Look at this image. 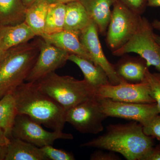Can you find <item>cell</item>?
Masks as SVG:
<instances>
[{"label": "cell", "instance_id": "obj_1", "mask_svg": "<svg viewBox=\"0 0 160 160\" xmlns=\"http://www.w3.org/2000/svg\"><path fill=\"white\" fill-rule=\"evenodd\" d=\"M153 146V138L146 135L136 121L109 125L104 134L81 145L118 152L128 160H143Z\"/></svg>", "mask_w": 160, "mask_h": 160}, {"label": "cell", "instance_id": "obj_2", "mask_svg": "<svg viewBox=\"0 0 160 160\" xmlns=\"http://www.w3.org/2000/svg\"><path fill=\"white\" fill-rule=\"evenodd\" d=\"M12 94L18 114L28 116L36 122L56 131H62L66 124V110L43 92L36 82H26Z\"/></svg>", "mask_w": 160, "mask_h": 160}, {"label": "cell", "instance_id": "obj_3", "mask_svg": "<svg viewBox=\"0 0 160 160\" xmlns=\"http://www.w3.org/2000/svg\"><path fill=\"white\" fill-rule=\"evenodd\" d=\"M41 37L5 52L0 62V99L26 82L40 52Z\"/></svg>", "mask_w": 160, "mask_h": 160}, {"label": "cell", "instance_id": "obj_4", "mask_svg": "<svg viewBox=\"0 0 160 160\" xmlns=\"http://www.w3.org/2000/svg\"><path fill=\"white\" fill-rule=\"evenodd\" d=\"M43 92L57 102L66 111L94 96L95 89L85 79L52 72L35 82Z\"/></svg>", "mask_w": 160, "mask_h": 160}, {"label": "cell", "instance_id": "obj_5", "mask_svg": "<svg viewBox=\"0 0 160 160\" xmlns=\"http://www.w3.org/2000/svg\"><path fill=\"white\" fill-rule=\"evenodd\" d=\"M142 16L135 13L118 1L112 6L106 32V43L111 51L120 49L137 31Z\"/></svg>", "mask_w": 160, "mask_h": 160}, {"label": "cell", "instance_id": "obj_6", "mask_svg": "<svg viewBox=\"0 0 160 160\" xmlns=\"http://www.w3.org/2000/svg\"><path fill=\"white\" fill-rule=\"evenodd\" d=\"M151 23L146 18H141L137 31L131 38L122 47L112 52L116 56L135 53L144 59L148 67L154 66L160 72V45L154 38Z\"/></svg>", "mask_w": 160, "mask_h": 160}, {"label": "cell", "instance_id": "obj_7", "mask_svg": "<svg viewBox=\"0 0 160 160\" xmlns=\"http://www.w3.org/2000/svg\"><path fill=\"white\" fill-rule=\"evenodd\" d=\"M107 118L95 96L66 112V122L84 134H96L102 132L103 122Z\"/></svg>", "mask_w": 160, "mask_h": 160}, {"label": "cell", "instance_id": "obj_8", "mask_svg": "<svg viewBox=\"0 0 160 160\" xmlns=\"http://www.w3.org/2000/svg\"><path fill=\"white\" fill-rule=\"evenodd\" d=\"M41 125L28 116L18 114L12 128V138H18L40 148L52 145L57 140L73 138L70 133L62 131H47Z\"/></svg>", "mask_w": 160, "mask_h": 160}, {"label": "cell", "instance_id": "obj_9", "mask_svg": "<svg viewBox=\"0 0 160 160\" xmlns=\"http://www.w3.org/2000/svg\"><path fill=\"white\" fill-rule=\"evenodd\" d=\"M97 98L103 112L108 117L136 121L143 126L159 114L156 103H129L113 101L109 98Z\"/></svg>", "mask_w": 160, "mask_h": 160}, {"label": "cell", "instance_id": "obj_10", "mask_svg": "<svg viewBox=\"0 0 160 160\" xmlns=\"http://www.w3.org/2000/svg\"><path fill=\"white\" fill-rule=\"evenodd\" d=\"M98 98L129 103H156L150 95L148 83L145 80L139 83H130L123 80L118 85H105L96 89Z\"/></svg>", "mask_w": 160, "mask_h": 160}, {"label": "cell", "instance_id": "obj_11", "mask_svg": "<svg viewBox=\"0 0 160 160\" xmlns=\"http://www.w3.org/2000/svg\"><path fill=\"white\" fill-rule=\"evenodd\" d=\"M69 53L41 38L40 52L26 82H35L65 66Z\"/></svg>", "mask_w": 160, "mask_h": 160}, {"label": "cell", "instance_id": "obj_12", "mask_svg": "<svg viewBox=\"0 0 160 160\" xmlns=\"http://www.w3.org/2000/svg\"><path fill=\"white\" fill-rule=\"evenodd\" d=\"M98 35L97 26L91 21L88 26L80 32V41L90 55L92 62L101 66L106 72L110 84L118 85L124 80L117 74L113 64L110 63L105 56Z\"/></svg>", "mask_w": 160, "mask_h": 160}, {"label": "cell", "instance_id": "obj_13", "mask_svg": "<svg viewBox=\"0 0 160 160\" xmlns=\"http://www.w3.org/2000/svg\"><path fill=\"white\" fill-rule=\"evenodd\" d=\"M80 32L63 30L52 33L44 34L41 37L44 41L50 43L69 54H75L92 62L90 55L85 49L80 39Z\"/></svg>", "mask_w": 160, "mask_h": 160}, {"label": "cell", "instance_id": "obj_14", "mask_svg": "<svg viewBox=\"0 0 160 160\" xmlns=\"http://www.w3.org/2000/svg\"><path fill=\"white\" fill-rule=\"evenodd\" d=\"M115 70L119 77L130 83H139L145 79V72L149 68L147 62L141 58L126 54L113 65Z\"/></svg>", "mask_w": 160, "mask_h": 160}, {"label": "cell", "instance_id": "obj_15", "mask_svg": "<svg viewBox=\"0 0 160 160\" xmlns=\"http://www.w3.org/2000/svg\"><path fill=\"white\" fill-rule=\"evenodd\" d=\"M36 37L26 22L0 27V49L6 51L15 46L29 42Z\"/></svg>", "mask_w": 160, "mask_h": 160}, {"label": "cell", "instance_id": "obj_16", "mask_svg": "<svg viewBox=\"0 0 160 160\" xmlns=\"http://www.w3.org/2000/svg\"><path fill=\"white\" fill-rule=\"evenodd\" d=\"M97 26L99 33L105 36L112 6L117 0H78Z\"/></svg>", "mask_w": 160, "mask_h": 160}, {"label": "cell", "instance_id": "obj_17", "mask_svg": "<svg viewBox=\"0 0 160 160\" xmlns=\"http://www.w3.org/2000/svg\"><path fill=\"white\" fill-rule=\"evenodd\" d=\"M68 60L78 66L84 75V79L95 90L101 86L110 84L106 72L91 61L75 54H69Z\"/></svg>", "mask_w": 160, "mask_h": 160}, {"label": "cell", "instance_id": "obj_18", "mask_svg": "<svg viewBox=\"0 0 160 160\" xmlns=\"http://www.w3.org/2000/svg\"><path fill=\"white\" fill-rule=\"evenodd\" d=\"M5 160H48L40 147L18 138H10Z\"/></svg>", "mask_w": 160, "mask_h": 160}, {"label": "cell", "instance_id": "obj_19", "mask_svg": "<svg viewBox=\"0 0 160 160\" xmlns=\"http://www.w3.org/2000/svg\"><path fill=\"white\" fill-rule=\"evenodd\" d=\"M92 21L78 0L66 4L64 30L80 32Z\"/></svg>", "mask_w": 160, "mask_h": 160}, {"label": "cell", "instance_id": "obj_20", "mask_svg": "<svg viewBox=\"0 0 160 160\" xmlns=\"http://www.w3.org/2000/svg\"><path fill=\"white\" fill-rule=\"evenodd\" d=\"M26 9L22 0H0V26H12L25 22Z\"/></svg>", "mask_w": 160, "mask_h": 160}, {"label": "cell", "instance_id": "obj_21", "mask_svg": "<svg viewBox=\"0 0 160 160\" xmlns=\"http://www.w3.org/2000/svg\"><path fill=\"white\" fill-rule=\"evenodd\" d=\"M49 5L45 0H38L26 9L25 22L36 36L44 34Z\"/></svg>", "mask_w": 160, "mask_h": 160}, {"label": "cell", "instance_id": "obj_22", "mask_svg": "<svg viewBox=\"0 0 160 160\" xmlns=\"http://www.w3.org/2000/svg\"><path fill=\"white\" fill-rule=\"evenodd\" d=\"M18 113L12 93L0 99V128L8 138H12V132Z\"/></svg>", "mask_w": 160, "mask_h": 160}, {"label": "cell", "instance_id": "obj_23", "mask_svg": "<svg viewBox=\"0 0 160 160\" xmlns=\"http://www.w3.org/2000/svg\"><path fill=\"white\" fill-rule=\"evenodd\" d=\"M66 12V4H49L44 34H52L64 30Z\"/></svg>", "mask_w": 160, "mask_h": 160}, {"label": "cell", "instance_id": "obj_24", "mask_svg": "<svg viewBox=\"0 0 160 160\" xmlns=\"http://www.w3.org/2000/svg\"><path fill=\"white\" fill-rule=\"evenodd\" d=\"M144 80L149 85L150 95L155 101L160 114V72H151L148 68Z\"/></svg>", "mask_w": 160, "mask_h": 160}, {"label": "cell", "instance_id": "obj_25", "mask_svg": "<svg viewBox=\"0 0 160 160\" xmlns=\"http://www.w3.org/2000/svg\"><path fill=\"white\" fill-rule=\"evenodd\" d=\"M42 151L48 160H74L75 158L72 152L54 148L52 145L41 147Z\"/></svg>", "mask_w": 160, "mask_h": 160}, {"label": "cell", "instance_id": "obj_26", "mask_svg": "<svg viewBox=\"0 0 160 160\" xmlns=\"http://www.w3.org/2000/svg\"><path fill=\"white\" fill-rule=\"evenodd\" d=\"M144 133L160 141V114L155 117L148 124L143 126Z\"/></svg>", "mask_w": 160, "mask_h": 160}, {"label": "cell", "instance_id": "obj_27", "mask_svg": "<svg viewBox=\"0 0 160 160\" xmlns=\"http://www.w3.org/2000/svg\"><path fill=\"white\" fill-rule=\"evenodd\" d=\"M128 9L141 15L148 7L149 0H118Z\"/></svg>", "mask_w": 160, "mask_h": 160}, {"label": "cell", "instance_id": "obj_28", "mask_svg": "<svg viewBox=\"0 0 160 160\" xmlns=\"http://www.w3.org/2000/svg\"><path fill=\"white\" fill-rule=\"evenodd\" d=\"M91 160H119L121 158L113 152H105L102 150H97L92 153L90 157Z\"/></svg>", "mask_w": 160, "mask_h": 160}, {"label": "cell", "instance_id": "obj_29", "mask_svg": "<svg viewBox=\"0 0 160 160\" xmlns=\"http://www.w3.org/2000/svg\"><path fill=\"white\" fill-rule=\"evenodd\" d=\"M10 138L0 128V160H5Z\"/></svg>", "mask_w": 160, "mask_h": 160}, {"label": "cell", "instance_id": "obj_30", "mask_svg": "<svg viewBox=\"0 0 160 160\" xmlns=\"http://www.w3.org/2000/svg\"><path fill=\"white\" fill-rule=\"evenodd\" d=\"M143 160H160V144L152 147Z\"/></svg>", "mask_w": 160, "mask_h": 160}, {"label": "cell", "instance_id": "obj_31", "mask_svg": "<svg viewBox=\"0 0 160 160\" xmlns=\"http://www.w3.org/2000/svg\"><path fill=\"white\" fill-rule=\"evenodd\" d=\"M148 6L160 7V0H149ZM153 29L160 32V20L155 19L151 23Z\"/></svg>", "mask_w": 160, "mask_h": 160}, {"label": "cell", "instance_id": "obj_32", "mask_svg": "<svg viewBox=\"0 0 160 160\" xmlns=\"http://www.w3.org/2000/svg\"><path fill=\"white\" fill-rule=\"evenodd\" d=\"M45 1L49 4L58 3L67 4V3L73 2L76 0H45Z\"/></svg>", "mask_w": 160, "mask_h": 160}, {"label": "cell", "instance_id": "obj_33", "mask_svg": "<svg viewBox=\"0 0 160 160\" xmlns=\"http://www.w3.org/2000/svg\"><path fill=\"white\" fill-rule=\"evenodd\" d=\"M38 0H22L23 4L26 6V8H28L29 6L34 4L35 2H37Z\"/></svg>", "mask_w": 160, "mask_h": 160}, {"label": "cell", "instance_id": "obj_34", "mask_svg": "<svg viewBox=\"0 0 160 160\" xmlns=\"http://www.w3.org/2000/svg\"><path fill=\"white\" fill-rule=\"evenodd\" d=\"M154 38L157 42L160 45V36L154 33Z\"/></svg>", "mask_w": 160, "mask_h": 160}, {"label": "cell", "instance_id": "obj_35", "mask_svg": "<svg viewBox=\"0 0 160 160\" xmlns=\"http://www.w3.org/2000/svg\"><path fill=\"white\" fill-rule=\"evenodd\" d=\"M6 51H3L2 49H0V62L2 59L3 57H4V55L5 54V52Z\"/></svg>", "mask_w": 160, "mask_h": 160}]
</instances>
